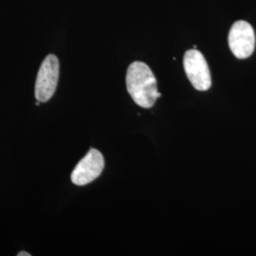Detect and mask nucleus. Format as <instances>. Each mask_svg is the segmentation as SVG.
Returning a JSON list of instances; mask_svg holds the SVG:
<instances>
[{
    "label": "nucleus",
    "mask_w": 256,
    "mask_h": 256,
    "mask_svg": "<svg viewBox=\"0 0 256 256\" xmlns=\"http://www.w3.org/2000/svg\"><path fill=\"white\" fill-rule=\"evenodd\" d=\"M126 88L138 106L150 108L162 94L158 92L155 75L146 63L134 62L128 66Z\"/></svg>",
    "instance_id": "1"
},
{
    "label": "nucleus",
    "mask_w": 256,
    "mask_h": 256,
    "mask_svg": "<svg viewBox=\"0 0 256 256\" xmlns=\"http://www.w3.org/2000/svg\"><path fill=\"white\" fill-rule=\"evenodd\" d=\"M59 60L54 54H48L42 62L36 82V98L40 102H48L54 94L59 79Z\"/></svg>",
    "instance_id": "2"
},
{
    "label": "nucleus",
    "mask_w": 256,
    "mask_h": 256,
    "mask_svg": "<svg viewBox=\"0 0 256 256\" xmlns=\"http://www.w3.org/2000/svg\"><path fill=\"white\" fill-rule=\"evenodd\" d=\"M184 70L192 86L200 90L206 92L212 86L210 70L200 52L196 48L189 50L183 58Z\"/></svg>",
    "instance_id": "3"
},
{
    "label": "nucleus",
    "mask_w": 256,
    "mask_h": 256,
    "mask_svg": "<svg viewBox=\"0 0 256 256\" xmlns=\"http://www.w3.org/2000/svg\"><path fill=\"white\" fill-rule=\"evenodd\" d=\"M229 46L238 59H246L252 54L256 48V34L252 27L246 21L236 22L229 32Z\"/></svg>",
    "instance_id": "4"
},
{
    "label": "nucleus",
    "mask_w": 256,
    "mask_h": 256,
    "mask_svg": "<svg viewBox=\"0 0 256 256\" xmlns=\"http://www.w3.org/2000/svg\"><path fill=\"white\" fill-rule=\"evenodd\" d=\"M104 167V160L97 149H90L74 168L72 182L78 186L86 185L96 180Z\"/></svg>",
    "instance_id": "5"
},
{
    "label": "nucleus",
    "mask_w": 256,
    "mask_h": 256,
    "mask_svg": "<svg viewBox=\"0 0 256 256\" xmlns=\"http://www.w3.org/2000/svg\"><path fill=\"white\" fill-rule=\"evenodd\" d=\"M18 256H30V254H28L27 252H20L18 254Z\"/></svg>",
    "instance_id": "6"
}]
</instances>
